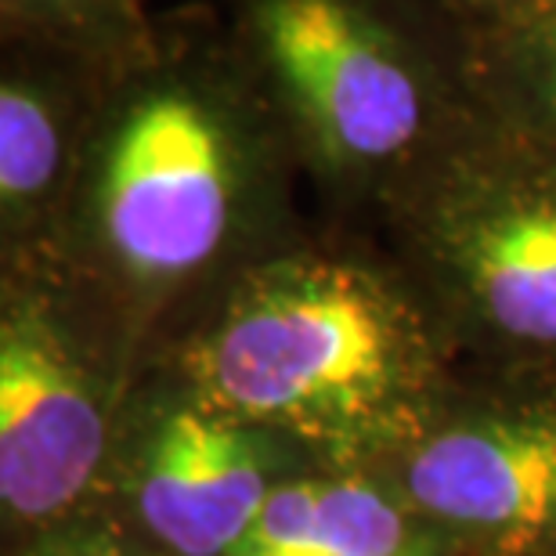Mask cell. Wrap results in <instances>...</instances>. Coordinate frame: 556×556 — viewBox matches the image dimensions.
<instances>
[{
    "instance_id": "1",
    "label": "cell",
    "mask_w": 556,
    "mask_h": 556,
    "mask_svg": "<svg viewBox=\"0 0 556 556\" xmlns=\"http://www.w3.org/2000/svg\"><path fill=\"white\" fill-rule=\"evenodd\" d=\"M296 152L214 4L152 18L119 70L48 261L113 332L199 307L293 236Z\"/></svg>"
},
{
    "instance_id": "2",
    "label": "cell",
    "mask_w": 556,
    "mask_h": 556,
    "mask_svg": "<svg viewBox=\"0 0 556 556\" xmlns=\"http://www.w3.org/2000/svg\"><path fill=\"white\" fill-rule=\"evenodd\" d=\"M192 311L188 397L329 470L394 463L444 413L452 337L397 257L293 231Z\"/></svg>"
},
{
    "instance_id": "3",
    "label": "cell",
    "mask_w": 556,
    "mask_h": 556,
    "mask_svg": "<svg viewBox=\"0 0 556 556\" xmlns=\"http://www.w3.org/2000/svg\"><path fill=\"white\" fill-rule=\"evenodd\" d=\"M300 170L387 214L488 119L470 33L433 0H214Z\"/></svg>"
},
{
    "instance_id": "4",
    "label": "cell",
    "mask_w": 556,
    "mask_h": 556,
    "mask_svg": "<svg viewBox=\"0 0 556 556\" xmlns=\"http://www.w3.org/2000/svg\"><path fill=\"white\" fill-rule=\"evenodd\" d=\"M383 220L452 340L556 365V144L484 119Z\"/></svg>"
},
{
    "instance_id": "5",
    "label": "cell",
    "mask_w": 556,
    "mask_h": 556,
    "mask_svg": "<svg viewBox=\"0 0 556 556\" xmlns=\"http://www.w3.org/2000/svg\"><path fill=\"white\" fill-rule=\"evenodd\" d=\"M102 332L113 329L48 264L4 271L0 503L8 525H59L102 470L109 448Z\"/></svg>"
},
{
    "instance_id": "6",
    "label": "cell",
    "mask_w": 556,
    "mask_h": 556,
    "mask_svg": "<svg viewBox=\"0 0 556 556\" xmlns=\"http://www.w3.org/2000/svg\"><path fill=\"white\" fill-rule=\"evenodd\" d=\"M391 484L459 556H556V405L441 413Z\"/></svg>"
},
{
    "instance_id": "7",
    "label": "cell",
    "mask_w": 556,
    "mask_h": 556,
    "mask_svg": "<svg viewBox=\"0 0 556 556\" xmlns=\"http://www.w3.org/2000/svg\"><path fill=\"white\" fill-rule=\"evenodd\" d=\"M130 59H105L26 33H0L4 271L51 257L84 152Z\"/></svg>"
},
{
    "instance_id": "8",
    "label": "cell",
    "mask_w": 556,
    "mask_h": 556,
    "mask_svg": "<svg viewBox=\"0 0 556 556\" xmlns=\"http://www.w3.org/2000/svg\"><path fill=\"white\" fill-rule=\"evenodd\" d=\"M268 433L185 397L144 430L130 498L174 556H231L275 492Z\"/></svg>"
},
{
    "instance_id": "9",
    "label": "cell",
    "mask_w": 556,
    "mask_h": 556,
    "mask_svg": "<svg viewBox=\"0 0 556 556\" xmlns=\"http://www.w3.org/2000/svg\"><path fill=\"white\" fill-rule=\"evenodd\" d=\"M459 549L413 514L391 481L329 470L278 481L231 556H430Z\"/></svg>"
},
{
    "instance_id": "10",
    "label": "cell",
    "mask_w": 556,
    "mask_h": 556,
    "mask_svg": "<svg viewBox=\"0 0 556 556\" xmlns=\"http://www.w3.org/2000/svg\"><path fill=\"white\" fill-rule=\"evenodd\" d=\"M473 87L492 124L556 144V8L470 33Z\"/></svg>"
},
{
    "instance_id": "11",
    "label": "cell",
    "mask_w": 556,
    "mask_h": 556,
    "mask_svg": "<svg viewBox=\"0 0 556 556\" xmlns=\"http://www.w3.org/2000/svg\"><path fill=\"white\" fill-rule=\"evenodd\" d=\"M155 11L144 0H0V33H26L130 59L149 40Z\"/></svg>"
},
{
    "instance_id": "12",
    "label": "cell",
    "mask_w": 556,
    "mask_h": 556,
    "mask_svg": "<svg viewBox=\"0 0 556 556\" xmlns=\"http://www.w3.org/2000/svg\"><path fill=\"white\" fill-rule=\"evenodd\" d=\"M433 4L448 11L466 33H488L542 15V11L556 8V0H433Z\"/></svg>"
},
{
    "instance_id": "13",
    "label": "cell",
    "mask_w": 556,
    "mask_h": 556,
    "mask_svg": "<svg viewBox=\"0 0 556 556\" xmlns=\"http://www.w3.org/2000/svg\"><path fill=\"white\" fill-rule=\"evenodd\" d=\"M37 556H130V549L113 531L84 528V531H62V535L48 539Z\"/></svg>"
},
{
    "instance_id": "14",
    "label": "cell",
    "mask_w": 556,
    "mask_h": 556,
    "mask_svg": "<svg viewBox=\"0 0 556 556\" xmlns=\"http://www.w3.org/2000/svg\"><path fill=\"white\" fill-rule=\"evenodd\" d=\"M430 556H452V553H430Z\"/></svg>"
}]
</instances>
